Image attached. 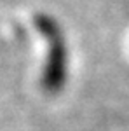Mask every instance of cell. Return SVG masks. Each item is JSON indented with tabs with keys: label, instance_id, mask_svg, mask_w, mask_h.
I'll return each instance as SVG.
<instances>
[{
	"label": "cell",
	"instance_id": "obj_1",
	"mask_svg": "<svg viewBox=\"0 0 129 131\" xmlns=\"http://www.w3.org/2000/svg\"><path fill=\"white\" fill-rule=\"evenodd\" d=\"M35 26L40 31V35L44 37V40L47 42V61H45V68H44L42 84L45 91L56 93L60 88H63V84L66 81L65 39H63V33H61L58 23L51 16H44V14L37 16Z\"/></svg>",
	"mask_w": 129,
	"mask_h": 131
}]
</instances>
